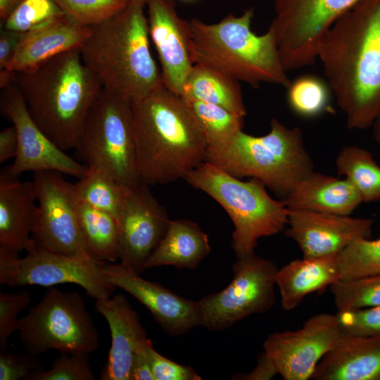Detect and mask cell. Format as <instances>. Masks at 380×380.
Instances as JSON below:
<instances>
[{
  "mask_svg": "<svg viewBox=\"0 0 380 380\" xmlns=\"http://www.w3.org/2000/svg\"><path fill=\"white\" fill-rule=\"evenodd\" d=\"M349 129L380 115V0H358L325 34L317 53Z\"/></svg>",
  "mask_w": 380,
  "mask_h": 380,
  "instance_id": "obj_1",
  "label": "cell"
},
{
  "mask_svg": "<svg viewBox=\"0 0 380 380\" xmlns=\"http://www.w3.org/2000/svg\"><path fill=\"white\" fill-rule=\"evenodd\" d=\"M131 106L142 183L184 179L205 161V137L182 96L162 85Z\"/></svg>",
  "mask_w": 380,
  "mask_h": 380,
  "instance_id": "obj_2",
  "label": "cell"
},
{
  "mask_svg": "<svg viewBox=\"0 0 380 380\" xmlns=\"http://www.w3.org/2000/svg\"><path fill=\"white\" fill-rule=\"evenodd\" d=\"M32 118L63 151L77 149L90 108L102 87L80 49L64 52L27 70L15 72Z\"/></svg>",
  "mask_w": 380,
  "mask_h": 380,
  "instance_id": "obj_3",
  "label": "cell"
},
{
  "mask_svg": "<svg viewBox=\"0 0 380 380\" xmlns=\"http://www.w3.org/2000/svg\"><path fill=\"white\" fill-rule=\"evenodd\" d=\"M150 42L144 6L128 3L115 15L91 26L80 52L103 89L132 103L163 85Z\"/></svg>",
  "mask_w": 380,
  "mask_h": 380,
  "instance_id": "obj_4",
  "label": "cell"
},
{
  "mask_svg": "<svg viewBox=\"0 0 380 380\" xmlns=\"http://www.w3.org/2000/svg\"><path fill=\"white\" fill-rule=\"evenodd\" d=\"M254 8L228 14L215 23L189 20L195 64L223 72L258 88L261 83L287 88L291 80L281 63L272 30L256 34L251 29Z\"/></svg>",
  "mask_w": 380,
  "mask_h": 380,
  "instance_id": "obj_5",
  "label": "cell"
},
{
  "mask_svg": "<svg viewBox=\"0 0 380 380\" xmlns=\"http://www.w3.org/2000/svg\"><path fill=\"white\" fill-rule=\"evenodd\" d=\"M204 162L238 178L260 180L281 201L315 167L300 129L288 127L275 118L263 136L241 130L225 144L208 147Z\"/></svg>",
  "mask_w": 380,
  "mask_h": 380,
  "instance_id": "obj_6",
  "label": "cell"
},
{
  "mask_svg": "<svg viewBox=\"0 0 380 380\" xmlns=\"http://www.w3.org/2000/svg\"><path fill=\"white\" fill-rule=\"evenodd\" d=\"M208 194L227 212L234 225L232 248L236 258L255 253L258 241L286 228L288 209L271 197L258 179L243 181L207 162L183 179Z\"/></svg>",
  "mask_w": 380,
  "mask_h": 380,
  "instance_id": "obj_7",
  "label": "cell"
},
{
  "mask_svg": "<svg viewBox=\"0 0 380 380\" xmlns=\"http://www.w3.org/2000/svg\"><path fill=\"white\" fill-rule=\"evenodd\" d=\"M89 167L101 169L126 189L141 183L131 103L101 89L86 119L77 148Z\"/></svg>",
  "mask_w": 380,
  "mask_h": 380,
  "instance_id": "obj_8",
  "label": "cell"
},
{
  "mask_svg": "<svg viewBox=\"0 0 380 380\" xmlns=\"http://www.w3.org/2000/svg\"><path fill=\"white\" fill-rule=\"evenodd\" d=\"M18 334L27 351L38 355L94 352L99 334L82 296L51 286L40 301L19 319Z\"/></svg>",
  "mask_w": 380,
  "mask_h": 380,
  "instance_id": "obj_9",
  "label": "cell"
},
{
  "mask_svg": "<svg viewBox=\"0 0 380 380\" xmlns=\"http://www.w3.org/2000/svg\"><path fill=\"white\" fill-rule=\"evenodd\" d=\"M277 270L272 260L255 253L237 258L229 284L197 300L201 327L220 331L247 317L270 311L276 302Z\"/></svg>",
  "mask_w": 380,
  "mask_h": 380,
  "instance_id": "obj_10",
  "label": "cell"
},
{
  "mask_svg": "<svg viewBox=\"0 0 380 380\" xmlns=\"http://www.w3.org/2000/svg\"><path fill=\"white\" fill-rule=\"evenodd\" d=\"M357 1L273 0L274 17L269 29L285 70L314 64L328 30Z\"/></svg>",
  "mask_w": 380,
  "mask_h": 380,
  "instance_id": "obj_11",
  "label": "cell"
},
{
  "mask_svg": "<svg viewBox=\"0 0 380 380\" xmlns=\"http://www.w3.org/2000/svg\"><path fill=\"white\" fill-rule=\"evenodd\" d=\"M105 262L68 255L37 246L23 258L0 247V284L11 287H46L71 283L82 287L96 300L112 296L115 288L106 278Z\"/></svg>",
  "mask_w": 380,
  "mask_h": 380,
  "instance_id": "obj_12",
  "label": "cell"
},
{
  "mask_svg": "<svg viewBox=\"0 0 380 380\" xmlns=\"http://www.w3.org/2000/svg\"><path fill=\"white\" fill-rule=\"evenodd\" d=\"M63 175L34 172L38 204L32 239L37 246L52 252L91 258L80 233L74 184Z\"/></svg>",
  "mask_w": 380,
  "mask_h": 380,
  "instance_id": "obj_13",
  "label": "cell"
},
{
  "mask_svg": "<svg viewBox=\"0 0 380 380\" xmlns=\"http://www.w3.org/2000/svg\"><path fill=\"white\" fill-rule=\"evenodd\" d=\"M0 110L13 123L18 140V153L8 174L16 177L25 172L54 171L80 179L87 172L88 165L67 155L36 124L15 85L1 89Z\"/></svg>",
  "mask_w": 380,
  "mask_h": 380,
  "instance_id": "obj_14",
  "label": "cell"
},
{
  "mask_svg": "<svg viewBox=\"0 0 380 380\" xmlns=\"http://www.w3.org/2000/svg\"><path fill=\"white\" fill-rule=\"evenodd\" d=\"M341 335L336 315L319 313L297 330L270 334L262 346L284 380H306Z\"/></svg>",
  "mask_w": 380,
  "mask_h": 380,
  "instance_id": "obj_15",
  "label": "cell"
},
{
  "mask_svg": "<svg viewBox=\"0 0 380 380\" xmlns=\"http://www.w3.org/2000/svg\"><path fill=\"white\" fill-rule=\"evenodd\" d=\"M170 219L166 210L141 183L127 191L118 218V259L140 274L145 263L164 236Z\"/></svg>",
  "mask_w": 380,
  "mask_h": 380,
  "instance_id": "obj_16",
  "label": "cell"
},
{
  "mask_svg": "<svg viewBox=\"0 0 380 380\" xmlns=\"http://www.w3.org/2000/svg\"><path fill=\"white\" fill-rule=\"evenodd\" d=\"M148 27L160 63L163 85L182 95L194 65L189 20L182 18L174 0H146Z\"/></svg>",
  "mask_w": 380,
  "mask_h": 380,
  "instance_id": "obj_17",
  "label": "cell"
},
{
  "mask_svg": "<svg viewBox=\"0 0 380 380\" xmlns=\"http://www.w3.org/2000/svg\"><path fill=\"white\" fill-rule=\"evenodd\" d=\"M103 272L115 287L124 290L144 305L170 336H179L201 326L197 301L183 298L158 283L144 279L121 263L105 262Z\"/></svg>",
  "mask_w": 380,
  "mask_h": 380,
  "instance_id": "obj_18",
  "label": "cell"
},
{
  "mask_svg": "<svg viewBox=\"0 0 380 380\" xmlns=\"http://www.w3.org/2000/svg\"><path fill=\"white\" fill-rule=\"evenodd\" d=\"M373 224L371 218L288 209V227L284 231L303 257L319 258L338 254L356 240L370 239Z\"/></svg>",
  "mask_w": 380,
  "mask_h": 380,
  "instance_id": "obj_19",
  "label": "cell"
},
{
  "mask_svg": "<svg viewBox=\"0 0 380 380\" xmlns=\"http://www.w3.org/2000/svg\"><path fill=\"white\" fill-rule=\"evenodd\" d=\"M95 308L106 319L111 335L100 379L130 380L135 354L148 339L139 315L122 294L96 300Z\"/></svg>",
  "mask_w": 380,
  "mask_h": 380,
  "instance_id": "obj_20",
  "label": "cell"
},
{
  "mask_svg": "<svg viewBox=\"0 0 380 380\" xmlns=\"http://www.w3.org/2000/svg\"><path fill=\"white\" fill-rule=\"evenodd\" d=\"M34 181L21 182L7 172L0 175V247L18 254L34 251L30 237L37 213Z\"/></svg>",
  "mask_w": 380,
  "mask_h": 380,
  "instance_id": "obj_21",
  "label": "cell"
},
{
  "mask_svg": "<svg viewBox=\"0 0 380 380\" xmlns=\"http://www.w3.org/2000/svg\"><path fill=\"white\" fill-rule=\"evenodd\" d=\"M91 27L64 14L34 30L23 33L7 68L15 72L32 69L64 52L80 49Z\"/></svg>",
  "mask_w": 380,
  "mask_h": 380,
  "instance_id": "obj_22",
  "label": "cell"
},
{
  "mask_svg": "<svg viewBox=\"0 0 380 380\" xmlns=\"http://www.w3.org/2000/svg\"><path fill=\"white\" fill-rule=\"evenodd\" d=\"M315 380H380V335L341 334L317 365Z\"/></svg>",
  "mask_w": 380,
  "mask_h": 380,
  "instance_id": "obj_23",
  "label": "cell"
},
{
  "mask_svg": "<svg viewBox=\"0 0 380 380\" xmlns=\"http://www.w3.org/2000/svg\"><path fill=\"white\" fill-rule=\"evenodd\" d=\"M291 210L350 215L362 202L353 184L320 172H312L282 201Z\"/></svg>",
  "mask_w": 380,
  "mask_h": 380,
  "instance_id": "obj_24",
  "label": "cell"
},
{
  "mask_svg": "<svg viewBox=\"0 0 380 380\" xmlns=\"http://www.w3.org/2000/svg\"><path fill=\"white\" fill-rule=\"evenodd\" d=\"M339 279L338 254L296 259L278 269L275 284L283 310H293L310 293L319 291Z\"/></svg>",
  "mask_w": 380,
  "mask_h": 380,
  "instance_id": "obj_25",
  "label": "cell"
},
{
  "mask_svg": "<svg viewBox=\"0 0 380 380\" xmlns=\"http://www.w3.org/2000/svg\"><path fill=\"white\" fill-rule=\"evenodd\" d=\"M210 252L208 235L189 220H170L167 231L145 263V269L171 265L196 269Z\"/></svg>",
  "mask_w": 380,
  "mask_h": 380,
  "instance_id": "obj_26",
  "label": "cell"
},
{
  "mask_svg": "<svg viewBox=\"0 0 380 380\" xmlns=\"http://www.w3.org/2000/svg\"><path fill=\"white\" fill-rule=\"evenodd\" d=\"M181 96L221 106L242 117L247 114L239 82L201 64H194Z\"/></svg>",
  "mask_w": 380,
  "mask_h": 380,
  "instance_id": "obj_27",
  "label": "cell"
},
{
  "mask_svg": "<svg viewBox=\"0 0 380 380\" xmlns=\"http://www.w3.org/2000/svg\"><path fill=\"white\" fill-rule=\"evenodd\" d=\"M78 222L89 255L99 261L118 259V222L112 215L78 201Z\"/></svg>",
  "mask_w": 380,
  "mask_h": 380,
  "instance_id": "obj_28",
  "label": "cell"
},
{
  "mask_svg": "<svg viewBox=\"0 0 380 380\" xmlns=\"http://www.w3.org/2000/svg\"><path fill=\"white\" fill-rule=\"evenodd\" d=\"M339 175L348 180L363 203L380 201V166L368 150L355 145L343 146L335 159Z\"/></svg>",
  "mask_w": 380,
  "mask_h": 380,
  "instance_id": "obj_29",
  "label": "cell"
},
{
  "mask_svg": "<svg viewBox=\"0 0 380 380\" xmlns=\"http://www.w3.org/2000/svg\"><path fill=\"white\" fill-rule=\"evenodd\" d=\"M74 188L80 202L105 211L118 220L127 189L106 172L89 167L87 172L74 184Z\"/></svg>",
  "mask_w": 380,
  "mask_h": 380,
  "instance_id": "obj_30",
  "label": "cell"
},
{
  "mask_svg": "<svg viewBox=\"0 0 380 380\" xmlns=\"http://www.w3.org/2000/svg\"><path fill=\"white\" fill-rule=\"evenodd\" d=\"M182 98L201 127L208 147L224 144L242 130L244 117L217 105Z\"/></svg>",
  "mask_w": 380,
  "mask_h": 380,
  "instance_id": "obj_31",
  "label": "cell"
},
{
  "mask_svg": "<svg viewBox=\"0 0 380 380\" xmlns=\"http://www.w3.org/2000/svg\"><path fill=\"white\" fill-rule=\"evenodd\" d=\"M287 89V102L297 115L311 118L326 112L331 107V89L327 82L312 75H303L291 81Z\"/></svg>",
  "mask_w": 380,
  "mask_h": 380,
  "instance_id": "obj_32",
  "label": "cell"
},
{
  "mask_svg": "<svg viewBox=\"0 0 380 380\" xmlns=\"http://www.w3.org/2000/svg\"><path fill=\"white\" fill-rule=\"evenodd\" d=\"M338 266L342 280L379 274L380 238L353 241L338 254Z\"/></svg>",
  "mask_w": 380,
  "mask_h": 380,
  "instance_id": "obj_33",
  "label": "cell"
},
{
  "mask_svg": "<svg viewBox=\"0 0 380 380\" xmlns=\"http://www.w3.org/2000/svg\"><path fill=\"white\" fill-rule=\"evenodd\" d=\"M329 287L337 312L380 305V274L339 279Z\"/></svg>",
  "mask_w": 380,
  "mask_h": 380,
  "instance_id": "obj_34",
  "label": "cell"
},
{
  "mask_svg": "<svg viewBox=\"0 0 380 380\" xmlns=\"http://www.w3.org/2000/svg\"><path fill=\"white\" fill-rule=\"evenodd\" d=\"M64 14L53 0H23L1 25L4 29L23 34Z\"/></svg>",
  "mask_w": 380,
  "mask_h": 380,
  "instance_id": "obj_35",
  "label": "cell"
},
{
  "mask_svg": "<svg viewBox=\"0 0 380 380\" xmlns=\"http://www.w3.org/2000/svg\"><path fill=\"white\" fill-rule=\"evenodd\" d=\"M63 12L77 23L93 26L111 18L127 5L126 0H53Z\"/></svg>",
  "mask_w": 380,
  "mask_h": 380,
  "instance_id": "obj_36",
  "label": "cell"
},
{
  "mask_svg": "<svg viewBox=\"0 0 380 380\" xmlns=\"http://www.w3.org/2000/svg\"><path fill=\"white\" fill-rule=\"evenodd\" d=\"M61 353L49 370L42 368L30 376L28 380H94L87 353Z\"/></svg>",
  "mask_w": 380,
  "mask_h": 380,
  "instance_id": "obj_37",
  "label": "cell"
},
{
  "mask_svg": "<svg viewBox=\"0 0 380 380\" xmlns=\"http://www.w3.org/2000/svg\"><path fill=\"white\" fill-rule=\"evenodd\" d=\"M336 315L341 334L357 336L380 335V305L338 311Z\"/></svg>",
  "mask_w": 380,
  "mask_h": 380,
  "instance_id": "obj_38",
  "label": "cell"
},
{
  "mask_svg": "<svg viewBox=\"0 0 380 380\" xmlns=\"http://www.w3.org/2000/svg\"><path fill=\"white\" fill-rule=\"evenodd\" d=\"M31 300L32 296L26 290L14 293L0 292V350H6L8 338L18 330V315Z\"/></svg>",
  "mask_w": 380,
  "mask_h": 380,
  "instance_id": "obj_39",
  "label": "cell"
},
{
  "mask_svg": "<svg viewBox=\"0 0 380 380\" xmlns=\"http://www.w3.org/2000/svg\"><path fill=\"white\" fill-rule=\"evenodd\" d=\"M42 368L37 355L0 353V380H28L36 371Z\"/></svg>",
  "mask_w": 380,
  "mask_h": 380,
  "instance_id": "obj_40",
  "label": "cell"
},
{
  "mask_svg": "<svg viewBox=\"0 0 380 380\" xmlns=\"http://www.w3.org/2000/svg\"><path fill=\"white\" fill-rule=\"evenodd\" d=\"M154 380H201L202 378L189 365L178 364L158 353L151 343L148 349Z\"/></svg>",
  "mask_w": 380,
  "mask_h": 380,
  "instance_id": "obj_41",
  "label": "cell"
},
{
  "mask_svg": "<svg viewBox=\"0 0 380 380\" xmlns=\"http://www.w3.org/2000/svg\"><path fill=\"white\" fill-rule=\"evenodd\" d=\"M278 371L272 360L263 351L258 354L257 365L248 373H238L232 378L234 380H270Z\"/></svg>",
  "mask_w": 380,
  "mask_h": 380,
  "instance_id": "obj_42",
  "label": "cell"
},
{
  "mask_svg": "<svg viewBox=\"0 0 380 380\" xmlns=\"http://www.w3.org/2000/svg\"><path fill=\"white\" fill-rule=\"evenodd\" d=\"M152 343L148 339L137 350L132 365L130 380H154L148 357V349Z\"/></svg>",
  "mask_w": 380,
  "mask_h": 380,
  "instance_id": "obj_43",
  "label": "cell"
},
{
  "mask_svg": "<svg viewBox=\"0 0 380 380\" xmlns=\"http://www.w3.org/2000/svg\"><path fill=\"white\" fill-rule=\"evenodd\" d=\"M22 33L2 28L0 32V70L11 61Z\"/></svg>",
  "mask_w": 380,
  "mask_h": 380,
  "instance_id": "obj_44",
  "label": "cell"
},
{
  "mask_svg": "<svg viewBox=\"0 0 380 380\" xmlns=\"http://www.w3.org/2000/svg\"><path fill=\"white\" fill-rule=\"evenodd\" d=\"M18 149L16 129L13 125L2 129L0 132V163L15 158Z\"/></svg>",
  "mask_w": 380,
  "mask_h": 380,
  "instance_id": "obj_45",
  "label": "cell"
},
{
  "mask_svg": "<svg viewBox=\"0 0 380 380\" xmlns=\"http://www.w3.org/2000/svg\"><path fill=\"white\" fill-rule=\"evenodd\" d=\"M23 0H0V20L3 23Z\"/></svg>",
  "mask_w": 380,
  "mask_h": 380,
  "instance_id": "obj_46",
  "label": "cell"
},
{
  "mask_svg": "<svg viewBox=\"0 0 380 380\" xmlns=\"http://www.w3.org/2000/svg\"><path fill=\"white\" fill-rule=\"evenodd\" d=\"M15 72L8 69L0 70V88L4 89L14 84Z\"/></svg>",
  "mask_w": 380,
  "mask_h": 380,
  "instance_id": "obj_47",
  "label": "cell"
},
{
  "mask_svg": "<svg viewBox=\"0 0 380 380\" xmlns=\"http://www.w3.org/2000/svg\"><path fill=\"white\" fill-rule=\"evenodd\" d=\"M372 127L374 140L380 146V115L374 121Z\"/></svg>",
  "mask_w": 380,
  "mask_h": 380,
  "instance_id": "obj_48",
  "label": "cell"
},
{
  "mask_svg": "<svg viewBox=\"0 0 380 380\" xmlns=\"http://www.w3.org/2000/svg\"><path fill=\"white\" fill-rule=\"evenodd\" d=\"M128 3L137 4L141 6H146V0H126Z\"/></svg>",
  "mask_w": 380,
  "mask_h": 380,
  "instance_id": "obj_49",
  "label": "cell"
}]
</instances>
